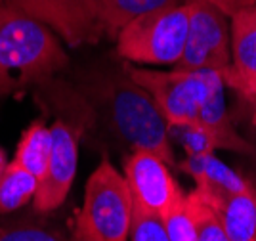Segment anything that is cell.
<instances>
[{"mask_svg": "<svg viewBox=\"0 0 256 241\" xmlns=\"http://www.w3.org/2000/svg\"><path fill=\"white\" fill-rule=\"evenodd\" d=\"M94 111V128L106 132L111 144L128 151L148 149L176 167L168 123L151 94L132 79L128 63L106 56L80 65L69 79Z\"/></svg>", "mask_w": 256, "mask_h": 241, "instance_id": "1", "label": "cell"}, {"mask_svg": "<svg viewBox=\"0 0 256 241\" xmlns=\"http://www.w3.org/2000/svg\"><path fill=\"white\" fill-rule=\"evenodd\" d=\"M34 100L54 115L52 157L34 195L36 212H52L64 205L76 176L78 144L94 128V111L69 79L56 75L34 84Z\"/></svg>", "mask_w": 256, "mask_h": 241, "instance_id": "2", "label": "cell"}, {"mask_svg": "<svg viewBox=\"0 0 256 241\" xmlns=\"http://www.w3.org/2000/svg\"><path fill=\"white\" fill-rule=\"evenodd\" d=\"M69 69L62 39L16 6L0 0V77L34 86Z\"/></svg>", "mask_w": 256, "mask_h": 241, "instance_id": "3", "label": "cell"}, {"mask_svg": "<svg viewBox=\"0 0 256 241\" xmlns=\"http://www.w3.org/2000/svg\"><path fill=\"white\" fill-rule=\"evenodd\" d=\"M134 218V199L122 172L102 157L84 188L82 209L73 228L75 241H128Z\"/></svg>", "mask_w": 256, "mask_h": 241, "instance_id": "4", "label": "cell"}, {"mask_svg": "<svg viewBox=\"0 0 256 241\" xmlns=\"http://www.w3.org/2000/svg\"><path fill=\"white\" fill-rule=\"evenodd\" d=\"M192 0L150 12L124 25L115 39V54L132 65L176 67L188 41Z\"/></svg>", "mask_w": 256, "mask_h": 241, "instance_id": "5", "label": "cell"}, {"mask_svg": "<svg viewBox=\"0 0 256 241\" xmlns=\"http://www.w3.org/2000/svg\"><path fill=\"white\" fill-rule=\"evenodd\" d=\"M128 73L150 92L168 125L197 121L204 102L216 90L228 88L224 75L214 69L157 71L128 63Z\"/></svg>", "mask_w": 256, "mask_h": 241, "instance_id": "6", "label": "cell"}, {"mask_svg": "<svg viewBox=\"0 0 256 241\" xmlns=\"http://www.w3.org/2000/svg\"><path fill=\"white\" fill-rule=\"evenodd\" d=\"M232 63V27L224 12L204 0H192L186 48L174 69H214L224 73Z\"/></svg>", "mask_w": 256, "mask_h": 241, "instance_id": "7", "label": "cell"}, {"mask_svg": "<svg viewBox=\"0 0 256 241\" xmlns=\"http://www.w3.org/2000/svg\"><path fill=\"white\" fill-rule=\"evenodd\" d=\"M122 176L134 207L162 216L186 193L172 176L170 165L148 149L130 151L122 159Z\"/></svg>", "mask_w": 256, "mask_h": 241, "instance_id": "8", "label": "cell"}, {"mask_svg": "<svg viewBox=\"0 0 256 241\" xmlns=\"http://www.w3.org/2000/svg\"><path fill=\"white\" fill-rule=\"evenodd\" d=\"M25 14L52 29L71 48L102 42L98 31L100 0H12Z\"/></svg>", "mask_w": 256, "mask_h": 241, "instance_id": "9", "label": "cell"}, {"mask_svg": "<svg viewBox=\"0 0 256 241\" xmlns=\"http://www.w3.org/2000/svg\"><path fill=\"white\" fill-rule=\"evenodd\" d=\"M232 63L224 83L237 96L256 94V6L245 8L230 18Z\"/></svg>", "mask_w": 256, "mask_h": 241, "instance_id": "10", "label": "cell"}, {"mask_svg": "<svg viewBox=\"0 0 256 241\" xmlns=\"http://www.w3.org/2000/svg\"><path fill=\"white\" fill-rule=\"evenodd\" d=\"M176 167L195 182V189L203 195L210 207H218L230 195L245 189L252 180L237 172L214 153L188 155L176 163Z\"/></svg>", "mask_w": 256, "mask_h": 241, "instance_id": "11", "label": "cell"}, {"mask_svg": "<svg viewBox=\"0 0 256 241\" xmlns=\"http://www.w3.org/2000/svg\"><path fill=\"white\" fill-rule=\"evenodd\" d=\"M206 201V199H204ZM224 226L230 241H256V184L230 195L212 207Z\"/></svg>", "mask_w": 256, "mask_h": 241, "instance_id": "12", "label": "cell"}, {"mask_svg": "<svg viewBox=\"0 0 256 241\" xmlns=\"http://www.w3.org/2000/svg\"><path fill=\"white\" fill-rule=\"evenodd\" d=\"M188 0H100L98 2V31L102 41H115L120 29L132 20L150 12L184 4Z\"/></svg>", "mask_w": 256, "mask_h": 241, "instance_id": "13", "label": "cell"}, {"mask_svg": "<svg viewBox=\"0 0 256 241\" xmlns=\"http://www.w3.org/2000/svg\"><path fill=\"white\" fill-rule=\"evenodd\" d=\"M52 157V130L44 119H36L23 130L16 147L14 161L29 170L38 182L44 178Z\"/></svg>", "mask_w": 256, "mask_h": 241, "instance_id": "14", "label": "cell"}, {"mask_svg": "<svg viewBox=\"0 0 256 241\" xmlns=\"http://www.w3.org/2000/svg\"><path fill=\"white\" fill-rule=\"evenodd\" d=\"M38 178L16 161H10L0 178V214H10L34 199Z\"/></svg>", "mask_w": 256, "mask_h": 241, "instance_id": "15", "label": "cell"}, {"mask_svg": "<svg viewBox=\"0 0 256 241\" xmlns=\"http://www.w3.org/2000/svg\"><path fill=\"white\" fill-rule=\"evenodd\" d=\"M168 138L170 144H176L184 151V155H206L216 153L220 147L218 138L214 136L208 128L193 123H182V125H168Z\"/></svg>", "mask_w": 256, "mask_h": 241, "instance_id": "16", "label": "cell"}, {"mask_svg": "<svg viewBox=\"0 0 256 241\" xmlns=\"http://www.w3.org/2000/svg\"><path fill=\"white\" fill-rule=\"evenodd\" d=\"M0 241H75V237L40 218H23L0 226Z\"/></svg>", "mask_w": 256, "mask_h": 241, "instance_id": "17", "label": "cell"}, {"mask_svg": "<svg viewBox=\"0 0 256 241\" xmlns=\"http://www.w3.org/2000/svg\"><path fill=\"white\" fill-rule=\"evenodd\" d=\"M186 205L192 214L199 241H230L216 210L204 201V197L197 189H192L190 193H186Z\"/></svg>", "mask_w": 256, "mask_h": 241, "instance_id": "18", "label": "cell"}, {"mask_svg": "<svg viewBox=\"0 0 256 241\" xmlns=\"http://www.w3.org/2000/svg\"><path fill=\"white\" fill-rule=\"evenodd\" d=\"M162 222L166 226L170 241H199L192 214L186 205V193L162 214Z\"/></svg>", "mask_w": 256, "mask_h": 241, "instance_id": "19", "label": "cell"}, {"mask_svg": "<svg viewBox=\"0 0 256 241\" xmlns=\"http://www.w3.org/2000/svg\"><path fill=\"white\" fill-rule=\"evenodd\" d=\"M128 241H170L162 216L134 207V218Z\"/></svg>", "mask_w": 256, "mask_h": 241, "instance_id": "20", "label": "cell"}, {"mask_svg": "<svg viewBox=\"0 0 256 241\" xmlns=\"http://www.w3.org/2000/svg\"><path fill=\"white\" fill-rule=\"evenodd\" d=\"M204 2H210L220 12H224L228 18H232L234 14L245 10V8L256 6V0H204Z\"/></svg>", "mask_w": 256, "mask_h": 241, "instance_id": "21", "label": "cell"}, {"mask_svg": "<svg viewBox=\"0 0 256 241\" xmlns=\"http://www.w3.org/2000/svg\"><path fill=\"white\" fill-rule=\"evenodd\" d=\"M237 98H239V105H241L243 113L248 119V125L252 126V130L256 132V94H243Z\"/></svg>", "mask_w": 256, "mask_h": 241, "instance_id": "22", "label": "cell"}, {"mask_svg": "<svg viewBox=\"0 0 256 241\" xmlns=\"http://www.w3.org/2000/svg\"><path fill=\"white\" fill-rule=\"evenodd\" d=\"M16 90H23V86L16 79H6L0 77V98H8L10 94H14Z\"/></svg>", "mask_w": 256, "mask_h": 241, "instance_id": "23", "label": "cell"}, {"mask_svg": "<svg viewBox=\"0 0 256 241\" xmlns=\"http://www.w3.org/2000/svg\"><path fill=\"white\" fill-rule=\"evenodd\" d=\"M6 167H8V159H6V153H4V149L0 147V178H2V174H4Z\"/></svg>", "mask_w": 256, "mask_h": 241, "instance_id": "24", "label": "cell"}]
</instances>
